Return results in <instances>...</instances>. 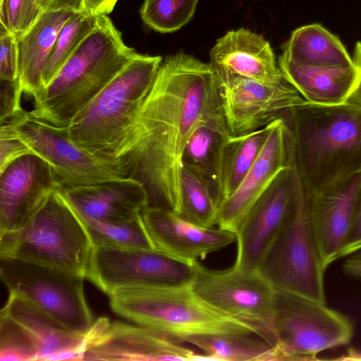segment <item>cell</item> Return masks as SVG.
Returning a JSON list of instances; mask_svg holds the SVG:
<instances>
[{
  "instance_id": "1",
  "label": "cell",
  "mask_w": 361,
  "mask_h": 361,
  "mask_svg": "<svg viewBox=\"0 0 361 361\" xmlns=\"http://www.w3.org/2000/svg\"><path fill=\"white\" fill-rule=\"evenodd\" d=\"M221 109L210 64L180 51L162 61L120 163L146 188L149 205L178 214L183 153L197 126Z\"/></svg>"
},
{
  "instance_id": "2",
  "label": "cell",
  "mask_w": 361,
  "mask_h": 361,
  "mask_svg": "<svg viewBox=\"0 0 361 361\" xmlns=\"http://www.w3.org/2000/svg\"><path fill=\"white\" fill-rule=\"evenodd\" d=\"M283 118L291 161L306 196L361 173V109L306 101Z\"/></svg>"
},
{
  "instance_id": "3",
  "label": "cell",
  "mask_w": 361,
  "mask_h": 361,
  "mask_svg": "<svg viewBox=\"0 0 361 361\" xmlns=\"http://www.w3.org/2000/svg\"><path fill=\"white\" fill-rule=\"evenodd\" d=\"M137 54L108 15H99L51 81L34 101V117L67 127Z\"/></svg>"
},
{
  "instance_id": "4",
  "label": "cell",
  "mask_w": 361,
  "mask_h": 361,
  "mask_svg": "<svg viewBox=\"0 0 361 361\" xmlns=\"http://www.w3.org/2000/svg\"><path fill=\"white\" fill-rule=\"evenodd\" d=\"M162 61L160 56L137 53L72 120L68 126L72 140L102 158L120 163Z\"/></svg>"
},
{
  "instance_id": "5",
  "label": "cell",
  "mask_w": 361,
  "mask_h": 361,
  "mask_svg": "<svg viewBox=\"0 0 361 361\" xmlns=\"http://www.w3.org/2000/svg\"><path fill=\"white\" fill-rule=\"evenodd\" d=\"M109 298L111 307L116 314L183 343L193 336L226 333L252 334L264 338L255 325L206 303L195 293L191 283L122 288Z\"/></svg>"
},
{
  "instance_id": "6",
  "label": "cell",
  "mask_w": 361,
  "mask_h": 361,
  "mask_svg": "<svg viewBox=\"0 0 361 361\" xmlns=\"http://www.w3.org/2000/svg\"><path fill=\"white\" fill-rule=\"evenodd\" d=\"M93 246L83 223L59 191L23 227L0 233V255L84 276Z\"/></svg>"
},
{
  "instance_id": "7",
  "label": "cell",
  "mask_w": 361,
  "mask_h": 361,
  "mask_svg": "<svg viewBox=\"0 0 361 361\" xmlns=\"http://www.w3.org/2000/svg\"><path fill=\"white\" fill-rule=\"evenodd\" d=\"M278 360H312L324 350L348 344L353 326L326 303L276 290L273 320Z\"/></svg>"
},
{
  "instance_id": "8",
  "label": "cell",
  "mask_w": 361,
  "mask_h": 361,
  "mask_svg": "<svg viewBox=\"0 0 361 361\" xmlns=\"http://www.w3.org/2000/svg\"><path fill=\"white\" fill-rule=\"evenodd\" d=\"M0 276L9 293L30 301L67 329L88 333L94 322L84 293V276L0 255Z\"/></svg>"
},
{
  "instance_id": "9",
  "label": "cell",
  "mask_w": 361,
  "mask_h": 361,
  "mask_svg": "<svg viewBox=\"0 0 361 361\" xmlns=\"http://www.w3.org/2000/svg\"><path fill=\"white\" fill-rule=\"evenodd\" d=\"M1 126L49 164L60 190L128 176L120 163L102 158L74 142L68 126H54L26 111Z\"/></svg>"
},
{
  "instance_id": "10",
  "label": "cell",
  "mask_w": 361,
  "mask_h": 361,
  "mask_svg": "<svg viewBox=\"0 0 361 361\" xmlns=\"http://www.w3.org/2000/svg\"><path fill=\"white\" fill-rule=\"evenodd\" d=\"M192 266L191 285L202 300L224 314L255 325L274 345L276 289L260 269L233 264L227 269L213 270L200 262Z\"/></svg>"
},
{
  "instance_id": "11",
  "label": "cell",
  "mask_w": 361,
  "mask_h": 361,
  "mask_svg": "<svg viewBox=\"0 0 361 361\" xmlns=\"http://www.w3.org/2000/svg\"><path fill=\"white\" fill-rule=\"evenodd\" d=\"M323 267L303 192L260 271L277 290L326 303Z\"/></svg>"
},
{
  "instance_id": "12",
  "label": "cell",
  "mask_w": 361,
  "mask_h": 361,
  "mask_svg": "<svg viewBox=\"0 0 361 361\" xmlns=\"http://www.w3.org/2000/svg\"><path fill=\"white\" fill-rule=\"evenodd\" d=\"M192 264L157 249L93 247L86 274L109 296L117 290L190 284Z\"/></svg>"
},
{
  "instance_id": "13",
  "label": "cell",
  "mask_w": 361,
  "mask_h": 361,
  "mask_svg": "<svg viewBox=\"0 0 361 361\" xmlns=\"http://www.w3.org/2000/svg\"><path fill=\"white\" fill-rule=\"evenodd\" d=\"M303 192L297 169L290 160L258 199L235 233V265L260 269Z\"/></svg>"
},
{
  "instance_id": "14",
  "label": "cell",
  "mask_w": 361,
  "mask_h": 361,
  "mask_svg": "<svg viewBox=\"0 0 361 361\" xmlns=\"http://www.w3.org/2000/svg\"><path fill=\"white\" fill-rule=\"evenodd\" d=\"M216 82L220 106L231 135L264 128L306 102L285 80L267 82L233 78Z\"/></svg>"
},
{
  "instance_id": "15",
  "label": "cell",
  "mask_w": 361,
  "mask_h": 361,
  "mask_svg": "<svg viewBox=\"0 0 361 361\" xmlns=\"http://www.w3.org/2000/svg\"><path fill=\"white\" fill-rule=\"evenodd\" d=\"M183 343L152 327L97 319L82 360H202Z\"/></svg>"
},
{
  "instance_id": "16",
  "label": "cell",
  "mask_w": 361,
  "mask_h": 361,
  "mask_svg": "<svg viewBox=\"0 0 361 361\" xmlns=\"http://www.w3.org/2000/svg\"><path fill=\"white\" fill-rule=\"evenodd\" d=\"M60 190L49 164L23 155L0 171V233L23 227Z\"/></svg>"
},
{
  "instance_id": "17",
  "label": "cell",
  "mask_w": 361,
  "mask_h": 361,
  "mask_svg": "<svg viewBox=\"0 0 361 361\" xmlns=\"http://www.w3.org/2000/svg\"><path fill=\"white\" fill-rule=\"evenodd\" d=\"M290 162L288 129L286 120L279 118L271 123L267 139L240 185L219 205L218 228L235 233L258 199Z\"/></svg>"
},
{
  "instance_id": "18",
  "label": "cell",
  "mask_w": 361,
  "mask_h": 361,
  "mask_svg": "<svg viewBox=\"0 0 361 361\" xmlns=\"http://www.w3.org/2000/svg\"><path fill=\"white\" fill-rule=\"evenodd\" d=\"M141 216L154 247L188 264L236 242L235 233L197 225L168 209L148 205Z\"/></svg>"
},
{
  "instance_id": "19",
  "label": "cell",
  "mask_w": 361,
  "mask_h": 361,
  "mask_svg": "<svg viewBox=\"0 0 361 361\" xmlns=\"http://www.w3.org/2000/svg\"><path fill=\"white\" fill-rule=\"evenodd\" d=\"M361 173L306 196L307 212L325 269L339 259L350 228Z\"/></svg>"
},
{
  "instance_id": "20",
  "label": "cell",
  "mask_w": 361,
  "mask_h": 361,
  "mask_svg": "<svg viewBox=\"0 0 361 361\" xmlns=\"http://www.w3.org/2000/svg\"><path fill=\"white\" fill-rule=\"evenodd\" d=\"M59 192L80 217L105 223L132 220L149 205L145 185L130 176Z\"/></svg>"
},
{
  "instance_id": "21",
  "label": "cell",
  "mask_w": 361,
  "mask_h": 361,
  "mask_svg": "<svg viewBox=\"0 0 361 361\" xmlns=\"http://www.w3.org/2000/svg\"><path fill=\"white\" fill-rule=\"evenodd\" d=\"M209 58L216 80L246 78L267 82L284 80L269 42L245 28L231 30L218 39Z\"/></svg>"
},
{
  "instance_id": "22",
  "label": "cell",
  "mask_w": 361,
  "mask_h": 361,
  "mask_svg": "<svg viewBox=\"0 0 361 361\" xmlns=\"http://www.w3.org/2000/svg\"><path fill=\"white\" fill-rule=\"evenodd\" d=\"M1 312L21 325L31 336L38 360H82L90 331L81 334L71 331L24 298L9 293Z\"/></svg>"
},
{
  "instance_id": "23",
  "label": "cell",
  "mask_w": 361,
  "mask_h": 361,
  "mask_svg": "<svg viewBox=\"0 0 361 361\" xmlns=\"http://www.w3.org/2000/svg\"><path fill=\"white\" fill-rule=\"evenodd\" d=\"M71 11L42 12L34 25L16 39L18 80L23 93L37 99L44 90L42 74L59 32Z\"/></svg>"
},
{
  "instance_id": "24",
  "label": "cell",
  "mask_w": 361,
  "mask_h": 361,
  "mask_svg": "<svg viewBox=\"0 0 361 361\" xmlns=\"http://www.w3.org/2000/svg\"><path fill=\"white\" fill-rule=\"evenodd\" d=\"M279 66L283 79L309 103L336 105L345 102L357 78V69L325 68L295 64L281 56Z\"/></svg>"
},
{
  "instance_id": "25",
  "label": "cell",
  "mask_w": 361,
  "mask_h": 361,
  "mask_svg": "<svg viewBox=\"0 0 361 361\" xmlns=\"http://www.w3.org/2000/svg\"><path fill=\"white\" fill-rule=\"evenodd\" d=\"M281 56L295 64L308 67L354 66L353 58L340 39L317 23L295 30L284 44Z\"/></svg>"
},
{
  "instance_id": "26",
  "label": "cell",
  "mask_w": 361,
  "mask_h": 361,
  "mask_svg": "<svg viewBox=\"0 0 361 361\" xmlns=\"http://www.w3.org/2000/svg\"><path fill=\"white\" fill-rule=\"evenodd\" d=\"M270 124L224 141L216 170V200L219 205L236 190L261 152L269 133Z\"/></svg>"
},
{
  "instance_id": "27",
  "label": "cell",
  "mask_w": 361,
  "mask_h": 361,
  "mask_svg": "<svg viewBox=\"0 0 361 361\" xmlns=\"http://www.w3.org/2000/svg\"><path fill=\"white\" fill-rule=\"evenodd\" d=\"M202 352V360L276 361L275 346L256 334L226 333L190 337Z\"/></svg>"
},
{
  "instance_id": "28",
  "label": "cell",
  "mask_w": 361,
  "mask_h": 361,
  "mask_svg": "<svg viewBox=\"0 0 361 361\" xmlns=\"http://www.w3.org/2000/svg\"><path fill=\"white\" fill-rule=\"evenodd\" d=\"M230 135L221 109H217L195 130L183 153V164L204 175L214 189L220 149Z\"/></svg>"
},
{
  "instance_id": "29",
  "label": "cell",
  "mask_w": 361,
  "mask_h": 361,
  "mask_svg": "<svg viewBox=\"0 0 361 361\" xmlns=\"http://www.w3.org/2000/svg\"><path fill=\"white\" fill-rule=\"evenodd\" d=\"M178 215L197 225L212 228L217 224L219 207L215 189L202 173L183 164Z\"/></svg>"
},
{
  "instance_id": "30",
  "label": "cell",
  "mask_w": 361,
  "mask_h": 361,
  "mask_svg": "<svg viewBox=\"0 0 361 361\" xmlns=\"http://www.w3.org/2000/svg\"><path fill=\"white\" fill-rule=\"evenodd\" d=\"M80 219L93 247L156 249L147 231L141 214L132 220L118 223H105L82 217Z\"/></svg>"
},
{
  "instance_id": "31",
  "label": "cell",
  "mask_w": 361,
  "mask_h": 361,
  "mask_svg": "<svg viewBox=\"0 0 361 361\" xmlns=\"http://www.w3.org/2000/svg\"><path fill=\"white\" fill-rule=\"evenodd\" d=\"M97 19V16L84 10L74 12L66 21L59 32L43 71L44 88L51 81L81 42L92 30Z\"/></svg>"
},
{
  "instance_id": "32",
  "label": "cell",
  "mask_w": 361,
  "mask_h": 361,
  "mask_svg": "<svg viewBox=\"0 0 361 361\" xmlns=\"http://www.w3.org/2000/svg\"><path fill=\"white\" fill-rule=\"evenodd\" d=\"M199 0H144L140 16L145 25L161 32H175L192 18Z\"/></svg>"
},
{
  "instance_id": "33",
  "label": "cell",
  "mask_w": 361,
  "mask_h": 361,
  "mask_svg": "<svg viewBox=\"0 0 361 361\" xmlns=\"http://www.w3.org/2000/svg\"><path fill=\"white\" fill-rule=\"evenodd\" d=\"M0 360H38L37 347L29 334L6 314L0 313Z\"/></svg>"
},
{
  "instance_id": "34",
  "label": "cell",
  "mask_w": 361,
  "mask_h": 361,
  "mask_svg": "<svg viewBox=\"0 0 361 361\" xmlns=\"http://www.w3.org/2000/svg\"><path fill=\"white\" fill-rule=\"evenodd\" d=\"M42 13L37 0H0V24L16 39L34 25Z\"/></svg>"
},
{
  "instance_id": "35",
  "label": "cell",
  "mask_w": 361,
  "mask_h": 361,
  "mask_svg": "<svg viewBox=\"0 0 361 361\" xmlns=\"http://www.w3.org/2000/svg\"><path fill=\"white\" fill-rule=\"evenodd\" d=\"M0 80L18 81L16 37L0 25Z\"/></svg>"
},
{
  "instance_id": "36",
  "label": "cell",
  "mask_w": 361,
  "mask_h": 361,
  "mask_svg": "<svg viewBox=\"0 0 361 361\" xmlns=\"http://www.w3.org/2000/svg\"><path fill=\"white\" fill-rule=\"evenodd\" d=\"M23 93V92L18 81H1V123L13 119L24 111L20 105V98Z\"/></svg>"
},
{
  "instance_id": "37",
  "label": "cell",
  "mask_w": 361,
  "mask_h": 361,
  "mask_svg": "<svg viewBox=\"0 0 361 361\" xmlns=\"http://www.w3.org/2000/svg\"><path fill=\"white\" fill-rule=\"evenodd\" d=\"M28 154H34V152L8 128L1 126L0 171L16 159Z\"/></svg>"
},
{
  "instance_id": "38",
  "label": "cell",
  "mask_w": 361,
  "mask_h": 361,
  "mask_svg": "<svg viewBox=\"0 0 361 361\" xmlns=\"http://www.w3.org/2000/svg\"><path fill=\"white\" fill-rule=\"evenodd\" d=\"M361 249V183L357 194L352 224L339 254V258Z\"/></svg>"
},
{
  "instance_id": "39",
  "label": "cell",
  "mask_w": 361,
  "mask_h": 361,
  "mask_svg": "<svg viewBox=\"0 0 361 361\" xmlns=\"http://www.w3.org/2000/svg\"><path fill=\"white\" fill-rule=\"evenodd\" d=\"M352 58L357 75L353 90L344 103L361 109V42L356 43Z\"/></svg>"
},
{
  "instance_id": "40",
  "label": "cell",
  "mask_w": 361,
  "mask_h": 361,
  "mask_svg": "<svg viewBox=\"0 0 361 361\" xmlns=\"http://www.w3.org/2000/svg\"><path fill=\"white\" fill-rule=\"evenodd\" d=\"M42 12L85 10V0H37Z\"/></svg>"
},
{
  "instance_id": "41",
  "label": "cell",
  "mask_w": 361,
  "mask_h": 361,
  "mask_svg": "<svg viewBox=\"0 0 361 361\" xmlns=\"http://www.w3.org/2000/svg\"><path fill=\"white\" fill-rule=\"evenodd\" d=\"M118 0H85V11L99 16L108 15L115 7Z\"/></svg>"
},
{
  "instance_id": "42",
  "label": "cell",
  "mask_w": 361,
  "mask_h": 361,
  "mask_svg": "<svg viewBox=\"0 0 361 361\" xmlns=\"http://www.w3.org/2000/svg\"><path fill=\"white\" fill-rule=\"evenodd\" d=\"M343 269L345 274L361 280V249L348 255Z\"/></svg>"
},
{
  "instance_id": "43",
  "label": "cell",
  "mask_w": 361,
  "mask_h": 361,
  "mask_svg": "<svg viewBox=\"0 0 361 361\" xmlns=\"http://www.w3.org/2000/svg\"><path fill=\"white\" fill-rule=\"evenodd\" d=\"M341 360H361V350L350 349L345 355L338 358Z\"/></svg>"
}]
</instances>
